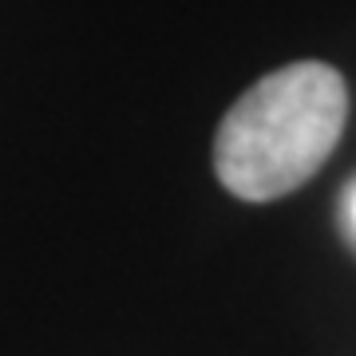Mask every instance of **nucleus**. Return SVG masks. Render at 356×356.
Here are the masks:
<instances>
[{"instance_id":"f03ea898","label":"nucleus","mask_w":356,"mask_h":356,"mask_svg":"<svg viewBox=\"0 0 356 356\" xmlns=\"http://www.w3.org/2000/svg\"><path fill=\"white\" fill-rule=\"evenodd\" d=\"M348 210H353V222H356V191H353V202H348Z\"/></svg>"},{"instance_id":"f257e3e1","label":"nucleus","mask_w":356,"mask_h":356,"mask_svg":"<svg viewBox=\"0 0 356 356\" xmlns=\"http://www.w3.org/2000/svg\"><path fill=\"white\" fill-rule=\"evenodd\" d=\"M348 119V88L329 64H289L234 103L214 139V170L234 198L273 202L317 175Z\"/></svg>"}]
</instances>
